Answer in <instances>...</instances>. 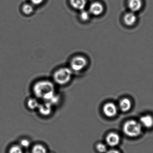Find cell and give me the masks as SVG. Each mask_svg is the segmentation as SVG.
<instances>
[{
	"mask_svg": "<svg viewBox=\"0 0 153 153\" xmlns=\"http://www.w3.org/2000/svg\"><path fill=\"white\" fill-rule=\"evenodd\" d=\"M132 106V102L130 99L124 98L121 99L119 103V108L122 112H126L130 110Z\"/></svg>",
	"mask_w": 153,
	"mask_h": 153,
	"instance_id": "9c48e42d",
	"label": "cell"
},
{
	"mask_svg": "<svg viewBox=\"0 0 153 153\" xmlns=\"http://www.w3.org/2000/svg\"><path fill=\"white\" fill-rule=\"evenodd\" d=\"M124 21L125 24L127 26H133L136 22V16L133 12L128 13L124 16Z\"/></svg>",
	"mask_w": 153,
	"mask_h": 153,
	"instance_id": "8fae6325",
	"label": "cell"
},
{
	"mask_svg": "<svg viewBox=\"0 0 153 153\" xmlns=\"http://www.w3.org/2000/svg\"><path fill=\"white\" fill-rule=\"evenodd\" d=\"M38 101L36 98H30L27 102L28 107L30 109L34 110L38 108L39 104Z\"/></svg>",
	"mask_w": 153,
	"mask_h": 153,
	"instance_id": "5bb4252c",
	"label": "cell"
},
{
	"mask_svg": "<svg viewBox=\"0 0 153 153\" xmlns=\"http://www.w3.org/2000/svg\"><path fill=\"white\" fill-rule=\"evenodd\" d=\"M34 8L31 4H25L22 7V12L26 15H30L33 12Z\"/></svg>",
	"mask_w": 153,
	"mask_h": 153,
	"instance_id": "9a60e30c",
	"label": "cell"
},
{
	"mask_svg": "<svg viewBox=\"0 0 153 153\" xmlns=\"http://www.w3.org/2000/svg\"><path fill=\"white\" fill-rule=\"evenodd\" d=\"M20 144L21 147H24V148H27L30 145V142L27 139H22L21 141Z\"/></svg>",
	"mask_w": 153,
	"mask_h": 153,
	"instance_id": "ffe728a7",
	"label": "cell"
},
{
	"mask_svg": "<svg viewBox=\"0 0 153 153\" xmlns=\"http://www.w3.org/2000/svg\"><path fill=\"white\" fill-rule=\"evenodd\" d=\"M32 153H47L46 149L41 145H36L33 147Z\"/></svg>",
	"mask_w": 153,
	"mask_h": 153,
	"instance_id": "2e32d148",
	"label": "cell"
},
{
	"mask_svg": "<svg viewBox=\"0 0 153 153\" xmlns=\"http://www.w3.org/2000/svg\"><path fill=\"white\" fill-rule=\"evenodd\" d=\"M71 5L74 8L79 10H82L86 4V0H70Z\"/></svg>",
	"mask_w": 153,
	"mask_h": 153,
	"instance_id": "4fadbf2b",
	"label": "cell"
},
{
	"mask_svg": "<svg viewBox=\"0 0 153 153\" xmlns=\"http://www.w3.org/2000/svg\"><path fill=\"white\" fill-rule=\"evenodd\" d=\"M141 125L135 120H128L123 126V131L128 136L136 137L141 133Z\"/></svg>",
	"mask_w": 153,
	"mask_h": 153,
	"instance_id": "3957f363",
	"label": "cell"
},
{
	"mask_svg": "<svg viewBox=\"0 0 153 153\" xmlns=\"http://www.w3.org/2000/svg\"><path fill=\"white\" fill-rule=\"evenodd\" d=\"M102 111L106 117L109 118L113 117L117 114L118 108L113 102H107L103 105Z\"/></svg>",
	"mask_w": 153,
	"mask_h": 153,
	"instance_id": "5b68a950",
	"label": "cell"
},
{
	"mask_svg": "<svg viewBox=\"0 0 153 153\" xmlns=\"http://www.w3.org/2000/svg\"><path fill=\"white\" fill-rule=\"evenodd\" d=\"M142 0H128V6L132 12L138 11L142 8Z\"/></svg>",
	"mask_w": 153,
	"mask_h": 153,
	"instance_id": "7c38bea8",
	"label": "cell"
},
{
	"mask_svg": "<svg viewBox=\"0 0 153 153\" xmlns=\"http://www.w3.org/2000/svg\"><path fill=\"white\" fill-rule=\"evenodd\" d=\"M54 85L48 80L39 81L33 87V93L37 98L48 102L56 95Z\"/></svg>",
	"mask_w": 153,
	"mask_h": 153,
	"instance_id": "6da1fadb",
	"label": "cell"
},
{
	"mask_svg": "<svg viewBox=\"0 0 153 153\" xmlns=\"http://www.w3.org/2000/svg\"><path fill=\"white\" fill-rule=\"evenodd\" d=\"M96 149L99 152L101 153H106L107 152V146L105 144L102 143H100L97 145Z\"/></svg>",
	"mask_w": 153,
	"mask_h": 153,
	"instance_id": "d6986e66",
	"label": "cell"
},
{
	"mask_svg": "<svg viewBox=\"0 0 153 153\" xmlns=\"http://www.w3.org/2000/svg\"><path fill=\"white\" fill-rule=\"evenodd\" d=\"M88 64L87 59L82 56H74L70 63L71 69L75 72H80L83 71Z\"/></svg>",
	"mask_w": 153,
	"mask_h": 153,
	"instance_id": "277c9868",
	"label": "cell"
},
{
	"mask_svg": "<svg viewBox=\"0 0 153 153\" xmlns=\"http://www.w3.org/2000/svg\"><path fill=\"white\" fill-rule=\"evenodd\" d=\"M53 107V105L51 103L48 102L44 101L43 103H39L37 109L41 115L48 116L52 112Z\"/></svg>",
	"mask_w": 153,
	"mask_h": 153,
	"instance_id": "8992f818",
	"label": "cell"
},
{
	"mask_svg": "<svg viewBox=\"0 0 153 153\" xmlns=\"http://www.w3.org/2000/svg\"><path fill=\"white\" fill-rule=\"evenodd\" d=\"M44 0H30L31 3L34 5H39L44 2Z\"/></svg>",
	"mask_w": 153,
	"mask_h": 153,
	"instance_id": "44dd1931",
	"label": "cell"
},
{
	"mask_svg": "<svg viewBox=\"0 0 153 153\" xmlns=\"http://www.w3.org/2000/svg\"><path fill=\"white\" fill-rule=\"evenodd\" d=\"M80 18L83 21H87L90 19V13L87 11L82 10L80 13Z\"/></svg>",
	"mask_w": 153,
	"mask_h": 153,
	"instance_id": "e0dca14e",
	"label": "cell"
},
{
	"mask_svg": "<svg viewBox=\"0 0 153 153\" xmlns=\"http://www.w3.org/2000/svg\"><path fill=\"white\" fill-rule=\"evenodd\" d=\"M9 153H23V152L21 146H20L14 145L11 147Z\"/></svg>",
	"mask_w": 153,
	"mask_h": 153,
	"instance_id": "ac0fdd59",
	"label": "cell"
},
{
	"mask_svg": "<svg viewBox=\"0 0 153 153\" xmlns=\"http://www.w3.org/2000/svg\"><path fill=\"white\" fill-rule=\"evenodd\" d=\"M73 76V71L68 67H62L56 71L53 78L55 82L59 85H64L71 81Z\"/></svg>",
	"mask_w": 153,
	"mask_h": 153,
	"instance_id": "7a4b0ae2",
	"label": "cell"
},
{
	"mask_svg": "<svg viewBox=\"0 0 153 153\" xmlns=\"http://www.w3.org/2000/svg\"><path fill=\"white\" fill-rule=\"evenodd\" d=\"M104 11L103 5L99 2H94L91 4L89 9V12L93 15L98 16L100 15Z\"/></svg>",
	"mask_w": 153,
	"mask_h": 153,
	"instance_id": "ba28073f",
	"label": "cell"
},
{
	"mask_svg": "<svg viewBox=\"0 0 153 153\" xmlns=\"http://www.w3.org/2000/svg\"><path fill=\"white\" fill-rule=\"evenodd\" d=\"M106 140L108 145L114 147L119 143L120 137L118 134L116 133H111L107 135Z\"/></svg>",
	"mask_w": 153,
	"mask_h": 153,
	"instance_id": "52a82bcc",
	"label": "cell"
},
{
	"mask_svg": "<svg viewBox=\"0 0 153 153\" xmlns=\"http://www.w3.org/2000/svg\"><path fill=\"white\" fill-rule=\"evenodd\" d=\"M106 153H120L118 151L115 150H111L106 152Z\"/></svg>",
	"mask_w": 153,
	"mask_h": 153,
	"instance_id": "7402d4cb",
	"label": "cell"
},
{
	"mask_svg": "<svg viewBox=\"0 0 153 153\" xmlns=\"http://www.w3.org/2000/svg\"><path fill=\"white\" fill-rule=\"evenodd\" d=\"M140 124L146 128H150L153 126V117L150 115H145L140 119Z\"/></svg>",
	"mask_w": 153,
	"mask_h": 153,
	"instance_id": "30bf717a",
	"label": "cell"
}]
</instances>
